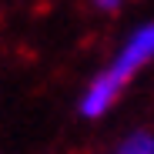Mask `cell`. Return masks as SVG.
I'll use <instances>...</instances> for the list:
<instances>
[{"mask_svg":"<svg viewBox=\"0 0 154 154\" xmlns=\"http://www.w3.org/2000/svg\"><path fill=\"white\" fill-rule=\"evenodd\" d=\"M154 57V23L151 27H141L131 40L124 44V50L117 54V60H114V67L104 74V77H97V81L91 84V91H87V97H84V104H81V111L87 114V117H97V114H104L107 107H111V100H114V94H117V87L131 77L144 60H151Z\"/></svg>","mask_w":154,"mask_h":154,"instance_id":"1","label":"cell"},{"mask_svg":"<svg viewBox=\"0 0 154 154\" xmlns=\"http://www.w3.org/2000/svg\"><path fill=\"white\" fill-rule=\"evenodd\" d=\"M117 154H154V137L151 134H134L117 147Z\"/></svg>","mask_w":154,"mask_h":154,"instance_id":"2","label":"cell"},{"mask_svg":"<svg viewBox=\"0 0 154 154\" xmlns=\"http://www.w3.org/2000/svg\"><path fill=\"white\" fill-rule=\"evenodd\" d=\"M94 4H97V7H100V10H114V7H117V4H121V0H94Z\"/></svg>","mask_w":154,"mask_h":154,"instance_id":"3","label":"cell"}]
</instances>
